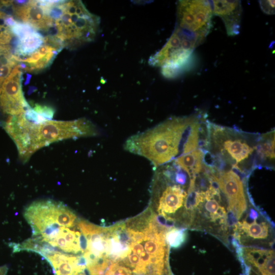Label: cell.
<instances>
[{
    "mask_svg": "<svg viewBox=\"0 0 275 275\" xmlns=\"http://www.w3.org/2000/svg\"><path fill=\"white\" fill-rule=\"evenodd\" d=\"M168 230L148 207L125 221L99 226L88 260L91 275H173Z\"/></svg>",
    "mask_w": 275,
    "mask_h": 275,
    "instance_id": "obj_1",
    "label": "cell"
},
{
    "mask_svg": "<svg viewBox=\"0 0 275 275\" xmlns=\"http://www.w3.org/2000/svg\"><path fill=\"white\" fill-rule=\"evenodd\" d=\"M207 121L201 113L172 117L129 138L124 149L147 158L155 169L202 148L207 135Z\"/></svg>",
    "mask_w": 275,
    "mask_h": 275,
    "instance_id": "obj_2",
    "label": "cell"
},
{
    "mask_svg": "<svg viewBox=\"0 0 275 275\" xmlns=\"http://www.w3.org/2000/svg\"><path fill=\"white\" fill-rule=\"evenodd\" d=\"M196 177L174 161L155 169L148 207L160 224L169 229H190Z\"/></svg>",
    "mask_w": 275,
    "mask_h": 275,
    "instance_id": "obj_3",
    "label": "cell"
},
{
    "mask_svg": "<svg viewBox=\"0 0 275 275\" xmlns=\"http://www.w3.org/2000/svg\"><path fill=\"white\" fill-rule=\"evenodd\" d=\"M5 128L16 144L22 161H27L36 151L53 142L99 133L96 126L85 118L36 123L28 119L24 113L10 116Z\"/></svg>",
    "mask_w": 275,
    "mask_h": 275,
    "instance_id": "obj_4",
    "label": "cell"
},
{
    "mask_svg": "<svg viewBox=\"0 0 275 275\" xmlns=\"http://www.w3.org/2000/svg\"><path fill=\"white\" fill-rule=\"evenodd\" d=\"M260 135L244 132L207 121L203 149L210 160L205 163L216 169H228L248 177L258 166L257 147Z\"/></svg>",
    "mask_w": 275,
    "mask_h": 275,
    "instance_id": "obj_5",
    "label": "cell"
},
{
    "mask_svg": "<svg viewBox=\"0 0 275 275\" xmlns=\"http://www.w3.org/2000/svg\"><path fill=\"white\" fill-rule=\"evenodd\" d=\"M235 221L226 198L205 166L196 177L190 230L206 232L228 246Z\"/></svg>",
    "mask_w": 275,
    "mask_h": 275,
    "instance_id": "obj_6",
    "label": "cell"
},
{
    "mask_svg": "<svg viewBox=\"0 0 275 275\" xmlns=\"http://www.w3.org/2000/svg\"><path fill=\"white\" fill-rule=\"evenodd\" d=\"M49 16L52 27L48 35L62 41L64 46L76 47L92 41L98 31L100 18L91 13L81 1H56Z\"/></svg>",
    "mask_w": 275,
    "mask_h": 275,
    "instance_id": "obj_7",
    "label": "cell"
},
{
    "mask_svg": "<svg viewBox=\"0 0 275 275\" xmlns=\"http://www.w3.org/2000/svg\"><path fill=\"white\" fill-rule=\"evenodd\" d=\"M203 42L202 39L175 26L166 43L150 57L149 63L160 67L165 77L175 78L189 67L194 50Z\"/></svg>",
    "mask_w": 275,
    "mask_h": 275,
    "instance_id": "obj_8",
    "label": "cell"
},
{
    "mask_svg": "<svg viewBox=\"0 0 275 275\" xmlns=\"http://www.w3.org/2000/svg\"><path fill=\"white\" fill-rule=\"evenodd\" d=\"M23 215L34 236H44L62 228L74 227L79 219L64 204L51 200L34 202L25 208Z\"/></svg>",
    "mask_w": 275,
    "mask_h": 275,
    "instance_id": "obj_9",
    "label": "cell"
},
{
    "mask_svg": "<svg viewBox=\"0 0 275 275\" xmlns=\"http://www.w3.org/2000/svg\"><path fill=\"white\" fill-rule=\"evenodd\" d=\"M248 211L245 217L237 221L232 227L233 243L263 249L272 246L274 232L268 218L254 206L252 202Z\"/></svg>",
    "mask_w": 275,
    "mask_h": 275,
    "instance_id": "obj_10",
    "label": "cell"
},
{
    "mask_svg": "<svg viewBox=\"0 0 275 275\" xmlns=\"http://www.w3.org/2000/svg\"><path fill=\"white\" fill-rule=\"evenodd\" d=\"M208 167L226 198L231 213L238 221L251 202L246 185L247 177L231 169L218 170Z\"/></svg>",
    "mask_w": 275,
    "mask_h": 275,
    "instance_id": "obj_11",
    "label": "cell"
},
{
    "mask_svg": "<svg viewBox=\"0 0 275 275\" xmlns=\"http://www.w3.org/2000/svg\"><path fill=\"white\" fill-rule=\"evenodd\" d=\"M212 14L209 1H179L176 26L204 40L212 27Z\"/></svg>",
    "mask_w": 275,
    "mask_h": 275,
    "instance_id": "obj_12",
    "label": "cell"
},
{
    "mask_svg": "<svg viewBox=\"0 0 275 275\" xmlns=\"http://www.w3.org/2000/svg\"><path fill=\"white\" fill-rule=\"evenodd\" d=\"M26 250L43 256L52 266L54 275H88L81 255L58 251L39 239H31Z\"/></svg>",
    "mask_w": 275,
    "mask_h": 275,
    "instance_id": "obj_13",
    "label": "cell"
},
{
    "mask_svg": "<svg viewBox=\"0 0 275 275\" xmlns=\"http://www.w3.org/2000/svg\"><path fill=\"white\" fill-rule=\"evenodd\" d=\"M20 64L16 66L0 87V107L4 113L17 116L31 107L22 90V72Z\"/></svg>",
    "mask_w": 275,
    "mask_h": 275,
    "instance_id": "obj_14",
    "label": "cell"
},
{
    "mask_svg": "<svg viewBox=\"0 0 275 275\" xmlns=\"http://www.w3.org/2000/svg\"><path fill=\"white\" fill-rule=\"evenodd\" d=\"M13 5L15 17L35 30L49 32L52 21L48 13L53 1H16Z\"/></svg>",
    "mask_w": 275,
    "mask_h": 275,
    "instance_id": "obj_15",
    "label": "cell"
},
{
    "mask_svg": "<svg viewBox=\"0 0 275 275\" xmlns=\"http://www.w3.org/2000/svg\"><path fill=\"white\" fill-rule=\"evenodd\" d=\"M212 12L224 22L227 34L235 36L239 33L242 7L240 1H213Z\"/></svg>",
    "mask_w": 275,
    "mask_h": 275,
    "instance_id": "obj_16",
    "label": "cell"
},
{
    "mask_svg": "<svg viewBox=\"0 0 275 275\" xmlns=\"http://www.w3.org/2000/svg\"><path fill=\"white\" fill-rule=\"evenodd\" d=\"M237 252L245 264H250L261 275H274V252L268 249L238 248Z\"/></svg>",
    "mask_w": 275,
    "mask_h": 275,
    "instance_id": "obj_17",
    "label": "cell"
},
{
    "mask_svg": "<svg viewBox=\"0 0 275 275\" xmlns=\"http://www.w3.org/2000/svg\"><path fill=\"white\" fill-rule=\"evenodd\" d=\"M259 166L272 168L274 162V130L260 135L257 147Z\"/></svg>",
    "mask_w": 275,
    "mask_h": 275,
    "instance_id": "obj_18",
    "label": "cell"
},
{
    "mask_svg": "<svg viewBox=\"0 0 275 275\" xmlns=\"http://www.w3.org/2000/svg\"><path fill=\"white\" fill-rule=\"evenodd\" d=\"M14 55L20 58L29 55L36 51L44 43V37L34 30L15 41Z\"/></svg>",
    "mask_w": 275,
    "mask_h": 275,
    "instance_id": "obj_19",
    "label": "cell"
},
{
    "mask_svg": "<svg viewBox=\"0 0 275 275\" xmlns=\"http://www.w3.org/2000/svg\"><path fill=\"white\" fill-rule=\"evenodd\" d=\"M204 158V150L198 148L178 157L174 161L189 174L196 175L205 168Z\"/></svg>",
    "mask_w": 275,
    "mask_h": 275,
    "instance_id": "obj_20",
    "label": "cell"
},
{
    "mask_svg": "<svg viewBox=\"0 0 275 275\" xmlns=\"http://www.w3.org/2000/svg\"><path fill=\"white\" fill-rule=\"evenodd\" d=\"M9 45H0V81L3 82L18 65Z\"/></svg>",
    "mask_w": 275,
    "mask_h": 275,
    "instance_id": "obj_21",
    "label": "cell"
},
{
    "mask_svg": "<svg viewBox=\"0 0 275 275\" xmlns=\"http://www.w3.org/2000/svg\"><path fill=\"white\" fill-rule=\"evenodd\" d=\"M187 232L186 229L172 228L166 233V240L170 247L178 248L186 241Z\"/></svg>",
    "mask_w": 275,
    "mask_h": 275,
    "instance_id": "obj_22",
    "label": "cell"
},
{
    "mask_svg": "<svg viewBox=\"0 0 275 275\" xmlns=\"http://www.w3.org/2000/svg\"><path fill=\"white\" fill-rule=\"evenodd\" d=\"M9 16L0 11V45H8L14 37L7 22Z\"/></svg>",
    "mask_w": 275,
    "mask_h": 275,
    "instance_id": "obj_23",
    "label": "cell"
},
{
    "mask_svg": "<svg viewBox=\"0 0 275 275\" xmlns=\"http://www.w3.org/2000/svg\"><path fill=\"white\" fill-rule=\"evenodd\" d=\"M33 109L47 120H50L54 114V110L47 106L36 104Z\"/></svg>",
    "mask_w": 275,
    "mask_h": 275,
    "instance_id": "obj_24",
    "label": "cell"
},
{
    "mask_svg": "<svg viewBox=\"0 0 275 275\" xmlns=\"http://www.w3.org/2000/svg\"><path fill=\"white\" fill-rule=\"evenodd\" d=\"M261 9L264 12L268 14L274 13V1H259Z\"/></svg>",
    "mask_w": 275,
    "mask_h": 275,
    "instance_id": "obj_25",
    "label": "cell"
}]
</instances>
